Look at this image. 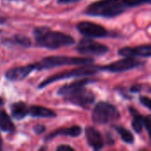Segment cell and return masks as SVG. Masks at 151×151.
Wrapping results in <instances>:
<instances>
[{
	"instance_id": "1",
	"label": "cell",
	"mask_w": 151,
	"mask_h": 151,
	"mask_svg": "<svg viewBox=\"0 0 151 151\" xmlns=\"http://www.w3.org/2000/svg\"><path fill=\"white\" fill-rule=\"evenodd\" d=\"M96 81V80L88 78L73 81L62 86L58 90V95L63 96L65 102L87 110L95 103L96 96L85 86Z\"/></svg>"
},
{
	"instance_id": "2",
	"label": "cell",
	"mask_w": 151,
	"mask_h": 151,
	"mask_svg": "<svg viewBox=\"0 0 151 151\" xmlns=\"http://www.w3.org/2000/svg\"><path fill=\"white\" fill-rule=\"evenodd\" d=\"M33 35L36 46L49 50H57L75 43V40L72 35L59 31H53L44 26L35 27Z\"/></svg>"
},
{
	"instance_id": "3",
	"label": "cell",
	"mask_w": 151,
	"mask_h": 151,
	"mask_svg": "<svg viewBox=\"0 0 151 151\" xmlns=\"http://www.w3.org/2000/svg\"><path fill=\"white\" fill-rule=\"evenodd\" d=\"M127 8L124 0H98L90 4L84 13L94 17L115 18L125 12Z\"/></svg>"
},
{
	"instance_id": "4",
	"label": "cell",
	"mask_w": 151,
	"mask_h": 151,
	"mask_svg": "<svg viewBox=\"0 0 151 151\" xmlns=\"http://www.w3.org/2000/svg\"><path fill=\"white\" fill-rule=\"evenodd\" d=\"M99 71H100V65H93L90 64L82 65V66H81V67L74 68V69L68 70V71H65V72H61V73H58L56 74H53V75L44 79L38 85V88L39 89L44 88L48 85L54 83L56 81H61V80L94 75V74H96Z\"/></svg>"
},
{
	"instance_id": "5",
	"label": "cell",
	"mask_w": 151,
	"mask_h": 151,
	"mask_svg": "<svg viewBox=\"0 0 151 151\" xmlns=\"http://www.w3.org/2000/svg\"><path fill=\"white\" fill-rule=\"evenodd\" d=\"M95 59L92 58H78L69 56H50L36 63V70H46L63 65H82L86 64H92Z\"/></svg>"
},
{
	"instance_id": "6",
	"label": "cell",
	"mask_w": 151,
	"mask_h": 151,
	"mask_svg": "<svg viewBox=\"0 0 151 151\" xmlns=\"http://www.w3.org/2000/svg\"><path fill=\"white\" fill-rule=\"evenodd\" d=\"M120 119L117 107L108 102H98L92 111V121L96 125H107Z\"/></svg>"
},
{
	"instance_id": "7",
	"label": "cell",
	"mask_w": 151,
	"mask_h": 151,
	"mask_svg": "<svg viewBox=\"0 0 151 151\" xmlns=\"http://www.w3.org/2000/svg\"><path fill=\"white\" fill-rule=\"evenodd\" d=\"M145 63L146 62L141 61L134 57H125V58L115 61L110 65L100 66V71H105L111 73H120L140 67L145 65Z\"/></svg>"
},
{
	"instance_id": "8",
	"label": "cell",
	"mask_w": 151,
	"mask_h": 151,
	"mask_svg": "<svg viewBox=\"0 0 151 151\" xmlns=\"http://www.w3.org/2000/svg\"><path fill=\"white\" fill-rule=\"evenodd\" d=\"M75 50L81 55H92V56H102L109 51V48L94 41L92 38L84 37L80 40Z\"/></svg>"
},
{
	"instance_id": "9",
	"label": "cell",
	"mask_w": 151,
	"mask_h": 151,
	"mask_svg": "<svg viewBox=\"0 0 151 151\" xmlns=\"http://www.w3.org/2000/svg\"><path fill=\"white\" fill-rule=\"evenodd\" d=\"M76 28L85 37L104 38L109 36V32L104 27L91 21H81L76 25Z\"/></svg>"
},
{
	"instance_id": "10",
	"label": "cell",
	"mask_w": 151,
	"mask_h": 151,
	"mask_svg": "<svg viewBox=\"0 0 151 151\" xmlns=\"http://www.w3.org/2000/svg\"><path fill=\"white\" fill-rule=\"evenodd\" d=\"M36 70V63L29 64L22 66H15L8 69L4 76L10 81H20L26 79L33 71Z\"/></svg>"
},
{
	"instance_id": "11",
	"label": "cell",
	"mask_w": 151,
	"mask_h": 151,
	"mask_svg": "<svg viewBox=\"0 0 151 151\" xmlns=\"http://www.w3.org/2000/svg\"><path fill=\"white\" fill-rule=\"evenodd\" d=\"M85 135L88 144L94 150H100L104 147V142L102 134L94 127H87L85 129Z\"/></svg>"
},
{
	"instance_id": "12",
	"label": "cell",
	"mask_w": 151,
	"mask_h": 151,
	"mask_svg": "<svg viewBox=\"0 0 151 151\" xmlns=\"http://www.w3.org/2000/svg\"><path fill=\"white\" fill-rule=\"evenodd\" d=\"M119 56L122 57H141L150 58L151 56V46L150 44L140 45L137 47H123L118 51Z\"/></svg>"
},
{
	"instance_id": "13",
	"label": "cell",
	"mask_w": 151,
	"mask_h": 151,
	"mask_svg": "<svg viewBox=\"0 0 151 151\" xmlns=\"http://www.w3.org/2000/svg\"><path fill=\"white\" fill-rule=\"evenodd\" d=\"M82 133V128L80 126H72L70 127H61V128H58L56 129L54 132H51L50 134H49L45 138L44 141L48 142V141H51L52 139H55L56 137L62 135V136H70L73 138H76L78 136H80Z\"/></svg>"
},
{
	"instance_id": "14",
	"label": "cell",
	"mask_w": 151,
	"mask_h": 151,
	"mask_svg": "<svg viewBox=\"0 0 151 151\" xmlns=\"http://www.w3.org/2000/svg\"><path fill=\"white\" fill-rule=\"evenodd\" d=\"M28 115H30L33 118H44V119L45 118L51 119L57 117V113L54 111L41 105L28 106Z\"/></svg>"
},
{
	"instance_id": "15",
	"label": "cell",
	"mask_w": 151,
	"mask_h": 151,
	"mask_svg": "<svg viewBox=\"0 0 151 151\" xmlns=\"http://www.w3.org/2000/svg\"><path fill=\"white\" fill-rule=\"evenodd\" d=\"M11 115L16 120H21L28 115V106L23 101L15 102L11 104Z\"/></svg>"
},
{
	"instance_id": "16",
	"label": "cell",
	"mask_w": 151,
	"mask_h": 151,
	"mask_svg": "<svg viewBox=\"0 0 151 151\" xmlns=\"http://www.w3.org/2000/svg\"><path fill=\"white\" fill-rule=\"evenodd\" d=\"M0 130L4 133H12L15 130L14 124L4 109H0Z\"/></svg>"
},
{
	"instance_id": "17",
	"label": "cell",
	"mask_w": 151,
	"mask_h": 151,
	"mask_svg": "<svg viewBox=\"0 0 151 151\" xmlns=\"http://www.w3.org/2000/svg\"><path fill=\"white\" fill-rule=\"evenodd\" d=\"M129 112L133 116L132 127L137 134H141L143 130V120L144 116H142L136 109L134 107H129Z\"/></svg>"
},
{
	"instance_id": "18",
	"label": "cell",
	"mask_w": 151,
	"mask_h": 151,
	"mask_svg": "<svg viewBox=\"0 0 151 151\" xmlns=\"http://www.w3.org/2000/svg\"><path fill=\"white\" fill-rule=\"evenodd\" d=\"M114 129L118 132V134L120 135L122 141L127 144H133L134 142V134L126 127L122 126H114Z\"/></svg>"
},
{
	"instance_id": "19",
	"label": "cell",
	"mask_w": 151,
	"mask_h": 151,
	"mask_svg": "<svg viewBox=\"0 0 151 151\" xmlns=\"http://www.w3.org/2000/svg\"><path fill=\"white\" fill-rule=\"evenodd\" d=\"M13 40L16 43L25 48H29L31 46V40L24 35H15L13 36Z\"/></svg>"
},
{
	"instance_id": "20",
	"label": "cell",
	"mask_w": 151,
	"mask_h": 151,
	"mask_svg": "<svg viewBox=\"0 0 151 151\" xmlns=\"http://www.w3.org/2000/svg\"><path fill=\"white\" fill-rule=\"evenodd\" d=\"M127 7H136L144 4H150L151 0H124Z\"/></svg>"
},
{
	"instance_id": "21",
	"label": "cell",
	"mask_w": 151,
	"mask_h": 151,
	"mask_svg": "<svg viewBox=\"0 0 151 151\" xmlns=\"http://www.w3.org/2000/svg\"><path fill=\"white\" fill-rule=\"evenodd\" d=\"M150 124H151V116L150 115H147L144 116V120H143V127H145L146 131L148 132L149 135H150Z\"/></svg>"
},
{
	"instance_id": "22",
	"label": "cell",
	"mask_w": 151,
	"mask_h": 151,
	"mask_svg": "<svg viewBox=\"0 0 151 151\" xmlns=\"http://www.w3.org/2000/svg\"><path fill=\"white\" fill-rule=\"evenodd\" d=\"M140 102H141L142 104H143L146 108H148L149 110H151L150 99L148 96H140Z\"/></svg>"
},
{
	"instance_id": "23",
	"label": "cell",
	"mask_w": 151,
	"mask_h": 151,
	"mask_svg": "<svg viewBox=\"0 0 151 151\" xmlns=\"http://www.w3.org/2000/svg\"><path fill=\"white\" fill-rule=\"evenodd\" d=\"M33 130H34V132H35L36 134H43V133L45 132L46 127H45V126H43V125H35V126L33 127Z\"/></svg>"
},
{
	"instance_id": "24",
	"label": "cell",
	"mask_w": 151,
	"mask_h": 151,
	"mask_svg": "<svg viewBox=\"0 0 151 151\" xmlns=\"http://www.w3.org/2000/svg\"><path fill=\"white\" fill-rule=\"evenodd\" d=\"M143 85L142 84H135L130 88V91L132 93H140L142 90H143Z\"/></svg>"
},
{
	"instance_id": "25",
	"label": "cell",
	"mask_w": 151,
	"mask_h": 151,
	"mask_svg": "<svg viewBox=\"0 0 151 151\" xmlns=\"http://www.w3.org/2000/svg\"><path fill=\"white\" fill-rule=\"evenodd\" d=\"M58 151H67V150H72L73 151L74 150V149L73 148V147H71V146H69V145H65V144H63V145H60V146H58V147H57V149H56Z\"/></svg>"
},
{
	"instance_id": "26",
	"label": "cell",
	"mask_w": 151,
	"mask_h": 151,
	"mask_svg": "<svg viewBox=\"0 0 151 151\" xmlns=\"http://www.w3.org/2000/svg\"><path fill=\"white\" fill-rule=\"evenodd\" d=\"M81 0H58V4H73V3H77L80 2Z\"/></svg>"
},
{
	"instance_id": "27",
	"label": "cell",
	"mask_w": 151,
	"mask_h": 151,
	"mask_svg": "<svg viewBox=\"0 0 151 151\" xmlns=\"http://www.w3.org/2000/svg\"><path fill=\"white\" fill-rule=\"evenodd\" d=\"M6 21H7V19L4 17L0 16V25H4L6 23Z\"/></svg>"
},
{
	"instance_id": "28",
	"label": "cell",
	"mask_w": 151,
	"mask_h": 151,
	"mask_svg": "<svg viewBox=\"0 0 151 151\" xmlns=\"http://www.w3.org/2000/svg\"><path fill=\"white\" fill-rule=\"evenodd\" d=\"M2 148H3V140H2L1 135H0V150H2Z\"/></svg>"
},
{
	"instance_id": "29",
	"label": "cell",
	"mask_w": 151,
	"mask_h": 151,
	"mask_svg": "<svg viewBox=\"0 0 151 151\" xmlns=\"http://www.w3.org/2000/svg\"><path fill=\"white\" fill-rule=\"evenodd\" d=\"M4 105V100L2 97H0V107H2Z\"/></svg>"
},
{
	"instance_id": "30",
	"label": "cell",
	"mask_w": 151,
	"mask_h": 151,
	"mask_svg": "<svg viewBox=\"0 0 151 151\" xmlns=\"http://www.w3.org/2000/svg\"><path fill=\"white\" fill-rule=\"evenodd\" d=\"M1 33H2V31H1V30H0V34H1Z\"/></svg>"
}]
</instances>
